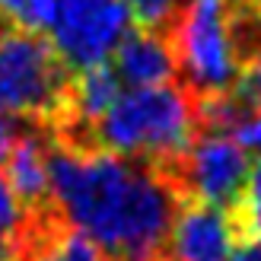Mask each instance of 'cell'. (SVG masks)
Returning a JSON list of instances; mask_svg holds the SVG:
<instances>
[{"instance_id": "obj_11", "label": "cell", "mask_w": 261, "mask_h": 261, "mask_svg": "<svg viewBox=\"0 0 261 261\" xmlns=\"http://www.w3.org/2000/svg\"><path fill=\"white\" fill-rule=\"evenodd\" d=\"M124 7L137 29L169 35V29L175 25L178 13H181V0H124Z\"/></svg>"}, {"instance_id": "obj_17", "label": "cell", "mask_w": 261, "mask_h": 261, "mask_svg": "<svg viewBox=\"0 0 261 261\" xmlns=\"http://www.w3.org/2000/svg\"><path fill=\"white\" fill-rule=\"evenodd\" d=\"M242 4H249V7H255V10H261V0H242Z\"/></svg>"}, {"instance_id": "obj_13", "label": "cell", "mask_w": 261, "mask_h": 261, "mask_svg": "<svg viewBox=\"0 0 261 261\" xmlns=\"http://www.w3.org/2000/svg\"><path fill=\"white\" fill-rule=\"evenodd\" d=\"M25 220H29V211L19 204L16 191L7 181V175H0V236L16 242L19 232L25 229Z\"/></svg>"}, {"instance_id": "obj_14", "label": "cell", "mask_w": 261, "mask_h": 261, "mask_svg": "<svg viewBox=\"0 0 261 261\" xmlns=\"http://www.w3.org/2000/svg\"><path fill=\"white\" fill-rule=\"evenodd\" d=\"M229 93L236 96L249 112H258L261 109V51H258V55H252L239 67L236 83H232Z\"/></svg>"}, {"instance_id": "obj_5", "label": "cell", "mask_w": 261, "mask_h": 261, "mask_svg": "<svg viewBox=\"0 0 261 261\" xmlns=\"http://www.w3.org/2000/svg\"><path fill=\"white\" fill-rule=\"evenodd\" d=\"M163 169L175 178L185 201H201L226 211L239 201L252 172V160L249 150H242L232 134L207 130V134H198L191 140L181 160Z\"/></svg>"}, {"instance_id": "obj_4", "label": "cell", "mask_w": 261, "mask_h": 261, "mask_svg": "<svg viewBox=\"0 0 261 261\" xmlns=\"http://www.w3.org/2000/svg\"><path fill=\"white\" fill-rule=\"evenodd\" d=\"M169 42L188 93L204 99L232 89L239 61L229 38V0H188L169 29Z\"/></svg>"}, {"instance_id": "obj_1", "label": "cell", "mask_w": 261, "mask_h": 261, "mask_svg": "<svg viewBox=\"0 0 261 261\" xmlns=\"http://www.w3.org/2000/svg\"><path fill=\"white\" fill-rule=\"evenodd\" d=\"M48 188L64 220L112 261H166L169 229L185 198L163 166L76 150L48 134Z\"/></svg>"}, {"instance_id": "obj_15", "label": "cell", "mask_w": 261, "mask_h": 261, "mask_svg": "<svg viewBox=\"0 0 261 261\" xmlns=\"http://www.w3.org/2000/svg\"><path fill=\"white\" fill-rule=\"evenodd\" d=\"M16 140H19V130L13 127V121H10V118H0V166L10 160L13 147H16Z\"/></svg>"}, {"instance_id": "obj_7", "label": "cell", "mask_w": 261, "mask_h": 261, "mask_svg": "<svg viewBox=\"0 0 261 261\" xmlns=\"http://www.w3.org/2000/svg\"><path fill=\"white\" fill-rule=\"evenodd\" d=\"M236 232L223 207L181 201L169 229L166 261H229Z\"/></svg>"}, {"instance_id": "obj_12", "label": "cell", "mask_w": 261, "mask_h": 261, "mask_svg": "<svg viewBox=\"0 0 261 261\" xmlns=\"http://www.w3.org/2000/svg\"><path fill=\"white\" fill-rule=\"evenodd\" d=\"M58 0H0V13L10 25L29 32H42L51 25Z\"/></svg>"}, {"instance_id": "obj_16", "label": "cell", "mask_w": 261, "mask_h": 261, "mask_svg": "<svg viewBox=\"0 0 261 261\" xmlns=\"http://www.w3.org/2000/svg\"><path fill=\"white\" fill-rule=\"evenodd\" d=\"M229 261H261V242H242L232 249Z\"/></svg>"}, {"instance_id": "obj_6", "label": "cell", "mask_w": 261, "mask_h": 261, "mask_svg": "<svg viewBox=\"0 0 261 261\" xmlns=\"http://www.w3.org/2000/svg\"><path fill=\"white\" fill-rule=\"evenodd\" d=\"M51 45L70 70L102 64L130 29L124 0H58Z\"/></svg>"}, {"instance_id": "obj_2", "label": "cell", "mask_w": 261, "mask_h": 261, "mask_svg": "<svg viewBox=\"0 0 261 261\" xmlns=\"http://www.w3.org/2000/svg\"><path fill=\"white\" fill-rule=\"evenodd\" d=\"M201 134L198 96L181 83L137 86L118 93L109 112L89 127L86 150H109L118 156L172 166Z\"/></svg>"}, {"instance_id": "obj_10", "label": "cell", "mask_w": 261, "mask_h": 261, "mask_svg": "<svg viewBox=\"0 0 261 261\" xmlns=\"http://www.w3.org/2000/svg\"><path fill=\"white\" fill-rule=\"evenodd\" d=\"M226 214H229L232 232H236V245L261 242V160L252 166L239 201L232 207H226Z\"/></svg>"}, {"instance_id": "obj_3", "label": "cell", "mask_w": 261, "mask_h": 261, "mask_svg": "<svg viewBox=\"0 0 261 261\" xmlns=\"http://www.w3.org/2000/svg\"><path fill=\"white\" fill-rule=\"evenodd\" d=\"M70 67L38 32L0 29V118L58 130L70 115Z\"/></svg>"}, {"instance_id": "obj_8", "label": "cell", "mask_w": 261, "mask_h": 261, "mask_svg": "<svg viewBox=\"0 0 261 261\" xmlns=\"http://www.w3.org/2000/svg\"><path fill=\"white\" fill-rule=\"evenodd\" d=\"M112 67L118 80L130 89L137 86H163L178 76V61L175 48L166 32H150V29H127L124 38L112 51Z\"/></svg>"}, {"instance_id": "obj_9", "label": "cell", "mask_w": 261, "mask_h": 261, "mask_svg": "<svg viewBox=\"0 0 261 261\" xmlns=\"http://www.w3.org/2000/svg\"><path fill=\"white\" fill-rule=\"evenodd\" d=\"M7 166V181L16 191L19 204L29 214L48 211L51 204V188H48V134L45 127L25 130L19 134L16 147H13Z\"/></svg>"}]
</instances>
